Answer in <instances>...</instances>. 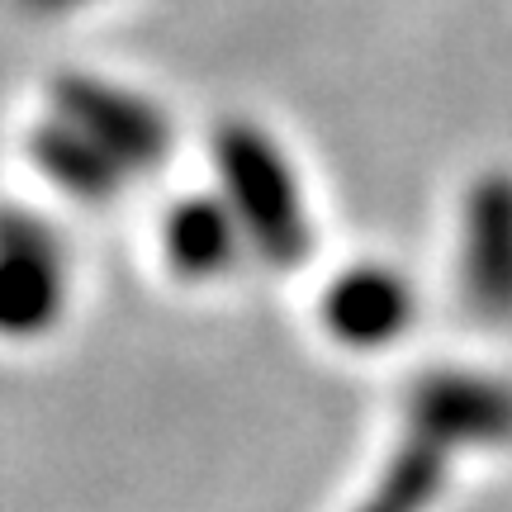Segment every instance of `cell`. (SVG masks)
Listing matches in <instances>:
<instances>
[{"mask_svg": "<svg viewBox=\"0 0 512 512\" xmlns=\"http://www.w3.org/2000/svg\"><path fill=\"white\" fill-rule=\"evenodd\" d=\"M214 157H219L223 200L238 214L247 242L275 266H299L309 256V214L285 152L256 124L233 119L219 128Z\"/></svg>", "mask_w": 512, "mask_h": 512, "instance_id": "6da1fadb", "label": "cell"}, {"mask_svg": "<svg viewBox=\"0 0 512 512\" xmlns=\"http://www.w3.org/2000/svg\"><path fill=\"white\" fill-rule=\"evenodd\" d=\"M67 266L48 228L24 214H0V337L29 342L62 318Z\"/></svg>", "mask_w": 512, "mask_h": 512, "instance_id": "7a4b0ae2", "label": "cell"}, {"mask_svg": "<svg viewBox=\"0 0 512 512\" xmlns=\"http://www.w3.org/2000/svg\"><path fill=\"white\" fill-rule=\"evenodd\" d=\"M53 110L57 119L76 124L91 143L105 147L124 171L157 166L171 147V128L152 100L95 76H62L53 86Z\"/></svg>", "mask_w": 512, "mask_h": 512, "instance_id": "3957f363", "label": "cell"}, {"mask_svg": "<svg viewBox=\"0 0 512 512\" xmlns=\"http://www.w3.org/2000/svg\"><path fill=\"white\" fill-rule=\"evenodd\" d=\"M323 323L347 347H384L413 323V290L384 266H351L323 294Z\"/></svg>", "mask_w": 512, "mask_h": 512, "instance_id": "277c9868", "label": "cell"}, {"mask_svg": "<svg viewBox=\"0 0 512 512\" xmlns=\"http://www.w3.org/2000/svg\"><path fill=\"white\" fill-rule=\"evenodd\" d=\"M460 275H465V294L475 309H512V185L489 181L470 195Z\"/></svg>", "mask_w": 512, "mask_h": 512, "instance_id": "5b68a950", "label": "cell"}, {"mask_svg": "<svg viewBox=\"0 0 512 512\" xmlns=\"http://www.w3.org/2000/svg\"><path fill=\"white\" fill-rule=\"evenodd\" d=\"M242 233L238 214L228 209V200H209V195H190L181 200L162 223V252L166 266L185 280H214L242 256Z\"/></svg>", "mask_w": 512, "mask_h": 512, "instance_id": "8992f818", "label": "cell"}, {"mask_svg": "<svg viewBox=\"0 0 512 512\" xmlns=\"http://www.w3.org/2000/svg\"><path fill=\"white\" fill-rule=\"evenodd\" d=\"M413 422H418L422 437L441 441V446L498 437V432H508V399L479 380L441 375L413 394Z\"/></svg>", "mask_w": 512, "mask_h": 512, "instance_id": "52a82bcc", "label": "cell"}, {"mask_svg": "<svg viewBox=\"0 0 512 512\" xmlns=\"http://www.w3.org/2000/svg\"><path fill=\"white\" fill-rule=\"evenodd\" d=\"M29 152H34L38 171L53 185H62L67 195H76V200H110L114 190H119V181L128 176L105 147L91 143L81 128L67 124V119H57V114L48 124L34 128Z\"/></svg>", "mask_w": 512, "mask_h": 512, "instance_id": "ba28073f", "label": "cell"}, {"mask_svg": "<svg viewBox=\"0 0 512 512\" xmlns=\"http://www.w3.org/2000/svg\"><path fill=\"white\" fill-rule=\"evenodd\" d=\"M441 475H446V446L418 432L399 456L389 460V470L375 484V494L356 512H422L432 503V494L441 489Z\"/></svg>", "mask_w": 512, "mask_h": 512, "instance_id": "9c48e42d", "label": "cell"}, {"mask_svg": "<svg viewBox=\"0 0 512 512\" xmlns=\"http://www.w3.org/2000/svg\"><path fill=\"white\" fill-rule=\"evenodd\" d=\"M34 10H76V5H91V0H29Z\"/></svg>", "mask_w": 512, "mask_h": 512, "instance_id": "30bf717a", "label": "cell"}]
</instances>
